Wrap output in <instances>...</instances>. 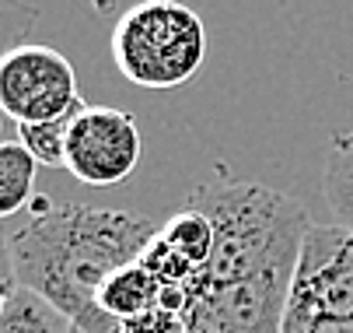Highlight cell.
Returning a JSON list of instances; mask_svg holds the SVG:
<instances>
[{"label":"cell","mask_w":353,"mask_h":333,"mask_svg":"<svg viewBox=\"0 0 353 333\" xmlns=\"http://www.w3.org/2000/svg\"><path fill=\"white\" fill-rule=\"evenodd\" d=\"M84 109V106H81ZM77 109V113H81ZM77 113H67L60 120H46V123H18V140L32 151V158L39 165L49 169H63V155H67V133Z\"/></svg>","instance_id":"obj_12"},{"label":"cell","mask_w":353,"mask_h":333,"mask_svg":"<svg viewBox=\"0 0 353 333\" xmlns=\"http://www.w3.org/2000/svg\"><path fill=\"white\" fill-rule=\"evenodd\" d=\"M158 231L154 221L133 211L35 197L28 218L11 228L14 277L21 288L77 323L94 309L102 284L116 270L137 263Z\"/></svg>","instance_id":"obj_1"},{"label":"cell","mask_w":353,"mask_h":333,"mask_svg":"<svg viewBox=\"0 0 353 333\" xmlns=\"http://www.w3.org/2000/svg\"><path fill=\"white\" fill-rule=\"evenodd\" d=\"M4 120H8V116L0 113V144H4Z\"/></svg>","instance_id":"obj_17"},{"label":"cell","mask_w":353,"mask_h":333,"mask_svg":"<svg viewBox=\"0 0 353 333\" xmlns=\"http://www.w3.org/2000/svg\"><path fill=\"white\" fill-rule=\"evenodd\" d=\"M0 333H74V326L60 309L18 284L14 298L0 316Z\"/></svg>","instance_id":"obj_10"},{"label":"cell","mask_w":353,"mask_h":333,"mask_svg":"<svg viewBox=\"0 0 353 333\" xmlns=\"http://www.w3.org/2000/svg\"><path fill=\"white\" fill-rule=\"evenodd\" d=\"M109 53L116 70L147 91H172L207 64V25L182 0H137L119 11Z\"/></svg>","instance_id":"obj_2"},{"label":"cell","mask_w":353,"mask_h":333,"mask_svg":"<svg viewBox=\"0 0 353 333\" xmlns=\"http://www.w3.org/2000/svg\"><path fill=\"white\" fill-rule=\"evenodd\" d=\"M0 280L18 284V277H14V263H11V231L4 228V221H0Z\"/></svg>","instance_id":"obj_15"},{"label":"cell","mask_w":353,"mask_h":333,"mask_svg":"<svg viewBox=\"0 0 353 333\" xmlns=\"http://www.w3.org/2000/svg\"><path fill=\"white\" fill-rule=\"evenodd\" d=\"M158 295H161L158 277L137 260V263L116 270L102 284V292H98L94 305L102 309L105 316L126 323V319H137V316H147L150 309H158Z\"/></svg>","instance_id":"obj_7"},{"label":"cell","mask_w":353,"mask_h":333,"mask_svg":"<svg viewBox=\"0 0 353 333\" xmlns=\"http://www.w3.org/2000/svg\"><path fill=\"white\" fill-rule=\"evenodd\" d=\"M161 239H165L182 260H189L192 267L203 270L207 260H210V249H214V228H210V221L199 214V211L182 207V211L161 228Z\"/></svg>","instance_id":"obj_11"},{"label":"cell","mask_w":353,"mask_h":333,"mask_svg":"<svg viewBox=\"0 0 353 333\" xmlns=\"http://www.w3.org/2000/svg\"><path fill=\"white\" fill-rule=\"evenodd\" d=\"M39 25V11L25 0H0V57L14 46L28 42V35Z\"/></svg>","instance_id":"obj_13"},{"label":"cell","mask_w":353,"mask_h":333,"mask_svg":"<svg viewBox=\"0 0 353 333\" xmlns=\"http://www.w3.org/2000/svg\"><path fill=\"white\" fill-rule=\"evenodd\" d=\"M283 333H353V231L312 225L301 246Z\"/></svg>","instance_id":"obj_3"},{"label":"cell","mask_w":353,"mask_h":333,"mask_svg":"<svg viewBox=\"0 0 353 333\" xmlns=\"http://www.w3.org/2000/svg\"><path fill=\"white\" fill-rule=\"evenodd\" d=\"M35 172L39 162L21 140L0 144V221L18 218L35 200Z\"/></svg>","instance_id":"obj_8"},{"label":"cell","mask_w":353,"mask_h":333,"mask_svg":"<svg viewBox=\"0 0 353 333\" xmlns=\"http://www.w3.org/2000/svg\"><path fill=\"white\" fill-rule=\"evenodd\" d=\"M91 4H94V11H98V15H112V8H116V4H123V0H91Z\"/></svg>","instance_id":"obj_16"},{"label":"cell","mask_w":353,"mask_h":333,"mask_svg":"<svg viewBox=\"0 0 353 333\" xmlns=\"http://www.w3.org/2000/svg\"><path fill=\"white\" fill-rule=\"evenodd\" d=\"M88 106L74 64L42 42H21L0 57V113L14 123H46Z\"/></svg>","instance_id":"obj_5"},{"label":"cell","mask_w":353,"mask_h":333,"mask_svg":"<svg viewBox=\"0 0 353 333\" xmlns=\"http://www.w3.org/2000/svg\"><path fill=\"white\" fill-rule=\"evenodd\" d=\"M143 158L137 120L116 106H84L67 133L63 169L84 186H119Z\"/></svg>","instance_id":"obj_6"},{"label":"cell","mask_w":353,"mask_h":333,"mask_svg":"<svg viewBox=\"0 0 353 333\" xmlns=\"http://www.w3.org/2000/svg\"><path fill=\"white\" fill-rule=\"evenodd\" d=\"M294 267L256 274H196L189 305L182 312L185 333H283Z\"/></svg>","instance_id":"obj_4"},{"label":"cell","mask_w":353,"mask_h":333,"mask_svg":"<svg viewBox=\"0 0 353 333\" xmlns=\"http://www.w3.org/2000/svg\"><path fill=\"white\" fill-rule=\"evenodd\" d=\"M123 333H185V319L179 312H165V309H150L147 316L126 319Z\"/></svg>","instance_id":"obj_14"},{"label":"cell","mask_w":353,"mask_h":333,"mask_svg":"<svg viewBox=\"0 0 353 333\" xmlns=\"http://www.w3.org/2000/svg\"><path fill=\"white\" fill-rule=\"evenodd\" d=\"M322 193L336 214V225L353 231V130L332 137L322 172Z\"/></svg>","instance_id":"obj_9"}]
</instances>
